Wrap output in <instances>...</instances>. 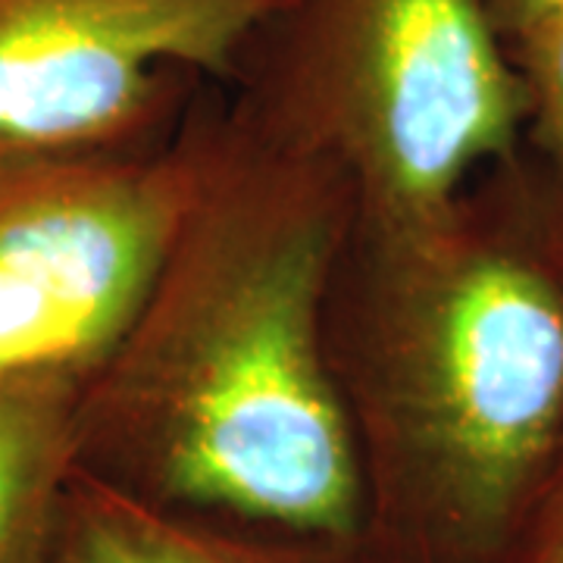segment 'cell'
<instances>
[{
  "instance_id": "52a82bcc",
  "label": "cell",
  "mask_w": 563,
  "mask_h": 563,
  "mask_svg": "<svg viewBox=\"0 0 563 563\" xmlns=\"http://www.w3.org/2000/svg\"><path fill=\"white\" fill-rule=\"evenodd\" d=\"M79 388L81 376L60 369L0 379V563H51Z\"/></svg>"
},
{
  "instance_id": "ba28073f",
  "label": "cell",
  "mask_w": 563,
  "mask_h": 563,
  "mask_svg": "<svg viewBox=\"0 0 563 563\" xmlns=\"http://www.w3.org/2000/svg\"><path fill=\"white\" fill-rule=\"evenodd\" d=\"M526 88V147L563 195V10L507 47Z\"/></svg>"
},
{
  "instance_id": "9c48e42d",
  "label": "cell",
  "mask_w": 563,
  "mask_h": 563,
  "mask_svg": "<svg viewBox=\"0 0 563 563\" xmlns=\"http://www.w3.org/2000/svg\"><path fill=\"white\" fill-rule=\"evenodd\" d=\"M510 563H563V448L529 510Z\"/></svg>"
},
{
  "instance_id": "277c9868",
  "label": "cell",
  "mask_w": 563,
  "mask_h": 563,
  "mask_svg": "<svg viewBox=\"0 0 563 563\" xmlns=\"http://www.w3.org/2000/svg\"><path fill=\"white\" fill-rule=\"evenodd\" d=\"M185 185L179 125L125 154L0 163V379L85 383L135 317Z\"/></svg>"
},
{
  "instance_id": "3957f363",
  "label": "cell",
  "mask_w": 563,
  "mask_h": 563,
  "mask_svg": "<svg viewBox=\"0 0 563 563\" xmlns=\"http://www.w3.org/2000/svg\"><path fill=\"white\" fill-rule=\"evenodd\" d=\"M222 91L410 220L523 151L526 88L483 0H276Z\"/></svg>"
},
{
  "instance_id": "7a4b0ae2",
  "label": "cell",
  "mask_w": 563,
  "mask_h": 563,
  "mask_svg": "<svg viewBox=\"0 0 563 563\" xmlns=\"http://www.w3.org/2000/svg\"><path fill=\"white\" fill-rule=\"evenodd\" d=\"M325 354L363 551L510 563L563 448V195L526 144L432 213H354Z\"/></svg>"
},
{
  "instance_id": "6da1fadb",
  "label": "cell",
  "mask_w": 563,
  "mask_h": 563,
  "mask_svg": "<svg viewBox=\"0 0 563 563\" xmlns=\"http://www.w3.org/2000/svg\"><path fill=\"white\" fill-rule=\"evenodd\" d=\"M179 132V220L81 383L76 466L166 507L361 544V463L325 354L354 188L210 81Z\"/></svg>"
},
{
  "instance_id": "30bf717a",
  "label": "cell",
  "mask_w": 563,
  "mask_h": 563,
  "mask_svg": "<svg viewBox=\"0 0 563 563\" xmlns=\"http://www.w3.org/2000/svg\"><path fill=\"white\" fill-rule=\"evenodd\" d=\"M483 7L495 32L501 35L504 47H510L514 41L523 38L526 32H532L536 25L561 13L563 0H483Z\"/></svg>"
},
{
  "instance_id": "5b68a950",
  "label": "cell",
  "mask_w": 563,
  "mask_h": 563,
  "mask_svg": "<svg viewBox=\"0 0 563 563\" xmlns=\"http://www.w3.org/2000/svg\"><path fill=\"white\" fill-rule=\"evenodd\" d=\"M276 0H0V163L166 141Z\"/></svg>"
},
{
  "instance_id": "8992f818",
  "label": "cell",
  "mask_w": 563,
  "mask_h": 563,
  "mask_svg": "<svg viewBox=\"0 0 563 563\" xmlns=\"http://www.w3.org/2000/svg\"><path fill=\"white\" fill-rule=\"evenodd\" d=\"M51 563H376L361 544H332L147 501L73 470Z\"/></svg>"
}]
</instances>
